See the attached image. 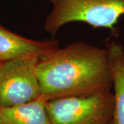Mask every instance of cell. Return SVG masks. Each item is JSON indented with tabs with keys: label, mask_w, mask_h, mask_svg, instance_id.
<instances>
[{
	"label": "cell",
	"mask_w": 124,
	"mask_h": 124,
	"mask_svg": "<svg viewBox=\"0 0 124 124\" xmlns=\"http://www.w3.org/2000/svg\"><path fill=\"white\" fill-rule=\"evenodd\" d=\"M115 100L111 90L85 97L48 101L51 124H114Z\"/></svg>",
	"instance_id": "3"
},
{
	"label": "cell",
	"mask_w": 124,
	"mask_h": 124,
	"mask_svg": "<svg viewBox=\"0 0 124 124\" xmlns=\"http://www.w3.org/2000/svg\"><path fill=\"white\" fill-rule=\"evenodd\" d=\"M59 47L57 40L28 39L0 26V63L27 56H41Z\"/></svg>",
	"instance_id": "5"
},
{
	"label": "cell",
	"mask_w": 124,
	"mask_h": 124,
	"mask_svg": "<svg viewBox=\"0 0 124 124\" xmlns=\"http://www.w3.org/2000/svg\"><path fill=\"white\" fill-rule=\"evenodd\" d=\"M48 99L41 95L32 101L0 106V124H51L46 110Z\"/></svg>",
	"instance_id": "6"
},
{
	"label": "cell",
	"mask_w": 124,
	"mask_h": 124,
	"mask_svg": "<svg viewBox=\"0 0 124 124\" xmlns=\"http://www.w3.org/2000/svg\"><path fill=\"white\" fill-rule=\"evenodd\" d=\"M106 49L114 88V124H124V48L112 40L107 43Z\"/></svg>",
	"instance_id": "7"
},
{
	"label": "cell",
	"mask_w": 124,
	"mask_h": 124,
	"mask_svg": "<svg viewBox=\"0 0 124 124\" xmlns=\"http://www.w3.org/2000/svg\"><path fill=\"white\" fill-rule=\"evenodd\" d=\"M40 57L31 55L0 63V106L21 105L41 95L37 73Z\"/></svg>",
	"instance_id": "4"
},
{
	"label": "cell",
	"mask_w": 124,
	"mask_h": 124,
	"mask_svg": "<svg viewBox=\"0 0 124 124\" xmlns=\"http://www.w3.org/2000/svg\"><path fill=\"white\" fill-rule=\"evenodd\" d=\"M37 73L41 95L48 101L90 96L112 86L107 49L83 41L41 55Z\"/></svg>",
	"instance_id": "1"
},
{
	"label": "cell",
	"mask_w": 124,
	"mask_h": 124,
	"mask_svg": "<svg viewBox=\"0 0 124 124\" xmlns=\"http://www.w3.org/2000/svg\"></svg>",
	"instance_id": "8"
},
{
	"label": "cell",
	"mask_w": 124,
	"mask_h": 124,
	"mask_svg": "<svg viewBox=\"0 0 124 124\" xmlns=\"http://www.w3.org/2000/svg\"><path fill=\"white\" fill-rule=\"evenodd\" d=\"M53 10L45 19L44 30L53 37L63 26L82 22L94 28H106L117 37L116 25L124 15V0H46Z\"/></svg>",
	"instance_id": "2"
}]
</instances>
